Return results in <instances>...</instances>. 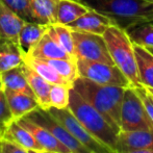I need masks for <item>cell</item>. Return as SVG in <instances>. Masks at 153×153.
Masks as SVG:
<instances>
[{"instance_id":"f1b7e54d","label":"cell","mask_w":153,"mask_h":153,"mask_svg":"<svg viewBox=\"0 0 153 153\" xmlns=\"http://www.w3.org/2000/svg\"><path fill=\"white\" fill-rule=\"evenodd\" d=\"M26 22H32L29 13V0H0Z\"/></svg>"},{"instance_id":"9a60e30c","label":"cell","mask_w":153,"mask_h":153,"mask_svg":"<svg viewBox=\"0 0 153 153\" xmlns=\"http://www.w3.org/2000/svg\"><path fill=\"white\" fill-rule=\"evenodd\" d=\"M4 93H5L8 105H10V108L12 111L15 120L21 119L36 108L40 107V104L36 97L31 96V95L7 89H4Z\"/></svg>"},{"instance_id":"e575fe53","label":"cell","mask_w":153,"mask_h":153,"mask_svg":"<svg viewBox=\"0 0 153 153\" xmlns=\"http://www.w3.org/2000/svg\"><path fill=\"white\" fill-rule=\"evenodd\" d=\"M3 130H4L3 127L0 126V140H1V139H2V137H3Z\"/></svg>"},{"instance_id":"9c48e42d","label":"cell","mask_w":153,"mask_h":153,"mask_svg":"<svg viewBox=\"0 0 153 153\" xmlns=\"http://www.w3.org/2000/svg\"><path fill=\"white\" fill-rule=\"evenodd\" d=\"M26 119L43 126L51 132L62 144H64L71 153H93L85 148L79 141H77L62 124H61L54 117L49 114L48 111L38 107L25 117Z\"/></svg>"},{"instance_id":"8992f818","label":"cell","mask_w":153,"mask_h":153,"mask_svg":"<svg viewBox=\"0 0 153 153\" xmlns=\"http://www.w3.org/2000/svg\"><path fill=\"white\" fill-rule=\"evenodd\" d=\"M77 68L79 76L99 85H115L125 89L132 87L129 79L116 65L77 59Z\"/></svg>"},{"instance_id":"d4e9b609","label":"cell","mask_w":153,"mask_h":153,"mask_svg":"<svg viewBox=\"0 0 153 153\" xmlns=\"http://www.w3.org/2000/svg\"><path fill=\"white\" fill-rule=\"evenodd\" d=\"M130 41L142 47H153V19L133 24L125 29Z\"/></svg>"},{"instance_id":"7a4b0ae2","label":"cell","mask_w":153,"mask_h":153,"mask_svg":"<svg viewBox=\"0 0 153 153\" xmlns=\"http://www.w3.org/2000/svg\"><path fill=\"white\" fill-rule=\"evenodd\" d=\"M125 30L129 26L153 19V0H77Z\"/></svg>"},{"instance_id":"4dcf8cb0","label":"cell","mask_w":153,"mask_h":153,"mask_svg":"<svg viewBox=\"0 0 153 153\" xmlns=\"http://www.w3.org/2000/svg\"><path fill=\"white\" fill-rule=\"evenodd\" d=\"M137 94L140 95L142 101L144 103V106H145L146 111H147L148 115H149L150 119L153 123V96L148 92V90L145 87L142 88H135Z\"/></svg>"},{"instance_id":"30bf717a","label":"cell","mask_w":153,"mask_h":153,"mask_svg":"<svg viewBox=\"0 0 153 153\" xmlns=\"http://www.w3.org/2000/svg\"><path fill=\"white\" fill-rule=\"evenodd\" d=\"M25 22L0 1V43L14 42L19 45V34Z\"/></svg>"},{"instance_id":"7402d4cb","label":"cell","mask_w":153,"mask_h":153,"mask_svg":"<svg viewBox=\"0 0 153 153\" xmlns=\"http://www.w3.org/2000/svg\"><path fill=\"white\" fill-rule=\"evenodd\" d=\"M0 81H1L4 89L26 93V94L34 97L33 92H32L31 88L29 87L28 81H27L26 76L24 74L22 65L14 69H10L6 72L1 73L0 74Z\"/></svg>"},{"instance_id":"3957f363","label":"cell","mask_w":153,"mask_h":153,"mask_svg":"<svg viewBox=\"0 0 153 153\" xmlns=\"http://www.w3.org/2000/svg\"><path fill=\"white\" fill-rule=\"evenodd\" d=\"M68 108L97 140L117 152L118 134L107 119L82 98L74 89L70 90Z\"/></svg>"},{"instance_id":"74e56055","label":"cell","mask_w":153,"mask_h":153,"mask_svg":"<svg viewBox=\"0 0 153 153\" xmlns=\"http://www.w3.org/2000/svg\"><path fill=\"white\" fill-rule=\"evenodd\" d=\"M3 87V85H2V83H1V81H0V89H1V88Z\"/></svg>"},{"instance_id":"4fadbf2b","label":"cell","mask_w":153,"mask_h":153,"mask_svg":"<svg viewBox=\"0 0 153 153\" xmlns=\"http://www.w3.org/2000/svg\"><path fill=\"white\" fill-rule=\"evenodd\" d=\"M113 23L103 15L90 10L88 13L68 25L72 30L91 32L96 34H103Z\"/></svg>"},{"instance_id":"6da1fadb","label":"cell","mask_w":153,"mask_h":153,"mask_svg":"<svg viewBox=\"0 0 153 153\" xmlns=\"http://www.w3.org/2000/svg\"><path fill=\"white\" fill-rule=\"evenodd\" d=\"M73 89L100 111L118 133L121 131V107L127 88L99 85L79 76L73 83Z\"/></svg>"},{"instance_id":"5b68a950","label":"cell","mask_w":153,"mask_h":153,"mask_svg":"<svg viewBox=\"0 0 153 153\" xmlns=\"http://www.w3.org/2000/svg\"><path fill=\"white\" fill-rule=\"evenodd\" d=\"M153 129V123L135 88L125 90L121 107V130Z\"/></svg>"},{"instance_id":"d6986e66","label":"cell","mask_w":153,"mask_h":153,"mask_svg":"<svg viewBox=\"0 0 153 153\" xmlns=\"http://www.w3.org/2000/svg\"><path fill=\"white\" fill-rule=\"evenodd\" d=\"M23 62L30 67L32 70L36 71L39 75H41L45 80H47L51 85H64L73 88L72 85L69 83L48 62L29 56V55H24Z\"/></svg>"},{"instance_id":"f35d334b","label":"cell","mask_w":153,"mask_h":153,"mask_svg":"<svg viewBox=\"0 0 153 153\" xmlns=\"http://www.w3.org/2000/svg\"><path fill=\"white\" fill-rule=\"evenodd\" d=\"M46 153H53V152H46Z\"/></svg>"},{"instance_id":"ac0fdd59","label":"cell","mask_w":153,"mask_h":153,"mask_svg":"<svg viewBox=\"0 0 153 153\" xmlns=\"http://www.w3.org/2000/svg\"><path fill=\"white\" fill-rule=\"evenodd\" d=\"M22 68L27 81H28L29 87L31 88L34 97L36 98L39 104H40V107L43 109L50 108L51 104L49 95H50L51 83L45 80L41 75H39L36 71L32 70L30 67H28L24 62L22 64Z\"/></svg>"},{"instance_id":"ba28073f","label":"cell","mask_w":153,"mask_h":153,"mask_svg":"<svg viewBox=\"0 0 153 153\" xmlns=\"http://www.w3.org/2000/svg\"><path fill=\"white\" fill-rule=\"evenodd\" d=\"M76 59L115 65L103 34L72 30Z\"/></svg>"},{"instance_id":"1f68e13d","label":"cell","mask_w":153,"mask_h":153,"mask_svg":"<svg viewBox=\"0 0 153 153\" xmlns=\"http://www.w3.org/2000/svg\"><path fill=\"white\" fill-rule=\"evenodd\" d=\"M0 153H28V150L7 140H0Z\"/></svg>"},{"instance_id":"277c9868","label":"cell","mask_w":153,"mask_h":153,"mask_svg":"<svg viewBox=\"0 0 153 153\" xmlns=\"http://www.w3.org/2000/svg\"><path fill=\"white\" fill-rule=\"evenodd\" d=\"M109 54L115 65L129 79L133 88H142L133 43L125 30L117 26H109L103 33Z\"/></svg>"},{"instance_id":"83f0119b","label":"cell","mask_w":153,"mask_h":153,"mask_svg":"<svg viewBox=\"0 0 153 153\" xmlns=\"http://www.w3.org/2000/svg\"><path fill=\"white\" fill-rule=\"evenodd\" d=\"M72 88L64 85H51L50 104L56 108H67L70 101V90Z\"/></svg>"},{"instance_id":"e0dca14e","label":"cell","mask_w":153,"mask_h":153,"mask_svg":"<svg viewBox=\"0 0 153 153\" xmlns=\"http://www.w3.org/2000/svg\"><path fill=\"white\" fill-rule=\"evenodd\" d=\"M2 139L15 143L27 150H39L44 151L42 146L36 142L34 137L25 127H23L17 120L10 122L3 130ZM45 152V151H44Z\"/></svg>"},{"instance_id":"52a82bcc","label":"cell","mask_w":153,"mask_h":153,"mask_svg":"<svg viewBox=\"0 0 153 153\" xmlns=\"http://www.w3.org/2000/svg\"><path fill=\"white\" fill-rule=\"evenodd\" d=\"M49 111L52 117H54L61 124L64 125L67 130L77 140L79 141L85 148L93 153H118L115 150L111 149L101 143L99 140H97L91 132L85 129V127L77 120V118L72 114V111L67 108H56L52 107L46 109Z\"/></svg>"},{"instance_id":"603a6c76","label":"cell","mask_w":153,"mask_h":153,"mask_svg":"<svg viewBox=\"0 0 153 153\" xmlns=\"http://www.w3.org/2000/svg\"><path fill=\"white\" fill-rule=\"evenodd\" d=\"M90 8L77 0H59L57 2V23L69 25L82 15L88 13Z\"/></svg>"},{"instance_id":"d6a6232c","label":"cell","mask_w":153,"mask_h":153,"mask_svg":"<svg viewBox=\"0 0 153 153\" xmlns=\"http://www.w3.org/2000/svg\"><path fill=\"white\" fill-rule=\"evenodd\" d=\"M119 153H153V149H141V150H130V151H122Z\"/></svg>"},{"instance_id":"cb8c5ba5","label":"cell","mask_w":153,"mask_h":153,"mask_svg":"<svg viewBox=\"0 0 153 153\" xmlns=\"http://www.w3.org/2000/svg\"><path fill=\"white\" fill-rule=\"evenodd\" d=\"M23 54L18 44L14 42L0 43V74L23 64Z\"/></svg>"},{"instance_id":"44dd1931","label":"cell","mask_w":153,"mask_h":153,"mask_svg":"<svg viewBox=\"0 0 153 153\" xmlns=\"http://www.w3.org/2000/svg\"><path fill=\"white\" fill-rule=\"evenodd\" d=\"M140 80L143 87L153 89V54L145 47L133 44Z\"/></svg>"},{"instance_id":"f546056e","label":"cell","mask_w":153,"mask_h":153,"mask_svg":"<svg viewBox=\"0 0 153 153\" xmlns=\"http://www.w3.org/2000/svg\"><path fill=\"white\" fill-rule=\"evenodd\" d=\"M15 120L12 111L8 105L3 87L0 89V126L5 128L10 122Z\"/></svg>"},{"instance_id":"2e32d148","label":"cell","mask_w":153,"mask_h":153,"mask_svg":"<svg viewBox=\"0 0 153 153\" xmlns=\"http://www.w3.org/2000/svg\"><path fill=\"white\" fill-rule=\"evenodd\" d=\"M59 0H29V13L32 22L50 25L57 23Z\"/></svg>"},{"instance_id":"8fae6325","label":"cell","mask_w":153,"mask_h":153,"mask_svg":"<svg viewBox=\"0 0 153 153\" xmlns=\"http://www.w3.org/2000/svg\"><path fill=\"white\" fill-rule=\"evenodd\" d=\"M153 149V129L123 131L118 134L117 152Z\"/></svg>"},{"instance_id":"7c38bea8","label":"cell","mask_w":153,"mask_h":153,"mask_svg":"<svg viewBox=\"0 0 153 153\" xmlns=\"http://www.w3.org/2000/svg\"><path fill=\"white\" fill-rule=\"evenodd\" d=\"M23 127L27 129L29 132L34 137L39 144L42 146L45 152H53V153H71L70 150L62 144L51 132H49L47 129L43 126L36 124V123L26 119L21 118L17 120Z\"/></svg>"},{"instance_id":"836d02e7","label":"cell","mask_w":153,"mask_h":153,"mask_svg":"<svg viewBox=\"0 0 153 153\" xmlns=\"http://www.w3.org/2000/svg\"><path fill=\"white\" fill-rule=\"evenodd\" d=\"M28 153H46V152L39 151V150H28Z\"/></svg>"},{"instance_id":"4316f807","label":"cell","mask_w":153,"mask_h":153,"mask_svg":"<svg viewBox=\"0 0 153 153\" xmlns=\"http://www.w3.org/2000/svg\"><path fill=\"white\" fill-rule=\"evenodd\" d=\"M46 62H48L73 87L74 81L79 77L78 68H77V59H49V61Z\"/></svg>"},{"instance_id":"5bb4252c","label":"cell","mask_w":153,"mask_h":153,"mask_svg":"<svg viewBox=\"0 0 153 153\" xmlns=\"http://www.w3.org/2000/svg\"><path fill=\"white\" fill-rule=\"evenodd\" d=\"M26 55L36 57V59H44V61L57 59H75L59 46V43L50 36L48 30Z\"/></svg>"},{"instance_id":"d590c367","label":"cell","mask_w":153,"mask_h":153,"mask_svg":"<svg viewBox=\"0 0 153 153\" xmlns=\"http://www.w3.org/2000/svg\"><path fill=\"white\" fill-rule=\"evenodd\" d=\"M146 89H147V90H148V92H149L150 94H151L152 96H153V89H151V88H146Z\"/></svg>"},{"instance_id":"484cf974","label":"cell","mask_w":153,"mask_h":153,"mask_svg":"<svg viewBox=\"0 0 153 153\" xmlns=\"http://www.w3.org/2000/svg\"><path fill=\"white\" fill-rule=\"evenodd\" d=\"M48 32L50 36L59 44V46L65 51L69 53L71 56L75 57V50H74V41H73L72 29L68 25L64 24H56L50 25L48 28ZM76 59V57H75Z\"/></svg>"},{"instance_id":"8d00e7d4","label":"cell","mask_w":153,"mask_h":153,"mask_svg":"<svg viewBox=\"0 0 153 153\" xmlns=\"http://www.w3.org/2000/svg\"><path fill=\"white\" fill-rule=\"evenodd\" d=\"M145 48H147V49H148V50H149V51H150V52H151V53H152V54H153V47H145Z\"/></svg>"},{"instance_id":"ffe728a7","label":"cell","mask_w":153,"mask_h":153,"mask_svg":"<svg viewBox=\"0 0 153 153\" xmlns=\"http://www.w3.org/2000/svg\"><path fill=\"white\" fill-rule=\"evenodd\" d=\"M49 26L34 22H25L19 34V47L26 55L48 30Z\"/></svg>"}]
</instances>
